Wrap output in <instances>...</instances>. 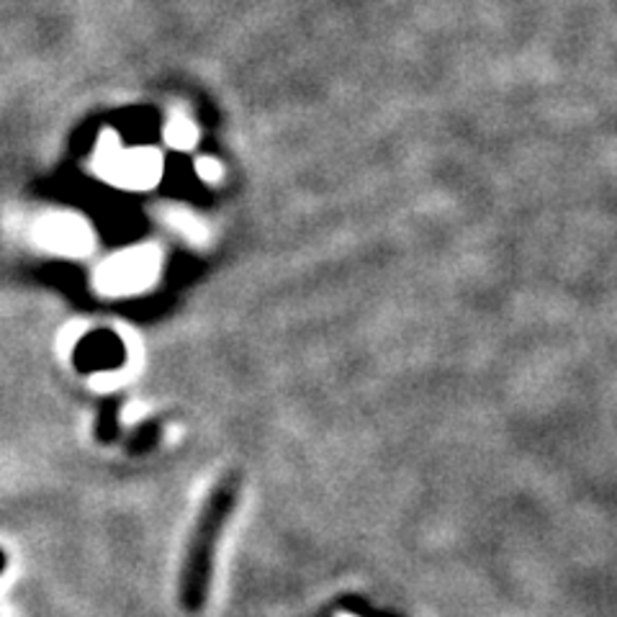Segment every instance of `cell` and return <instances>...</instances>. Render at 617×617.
Returning <instances> with one entry per match:
<instances>
[{
  "label": "cell",
  "mask_w": 617,
  "mask_h": 617,
  "mask_svg": "<svg viewBox=\"0 0 617 617\" xmlns=\"http://www.w3.org/2000/svg\"><path fill=\"white\" fill-rule=\"evenodd\" d=\"M5 569V556H3V551H0V571Z\"/></svg>",
  "instance_id": "cell-8"
},
{
  "label": "cell",
  "mask_w": 617,
  "mask_h": 617,
  "mask_svg": "<svg viewBox=\"0 0 617 617\" xmlns=\"http://www.w3.org/2000/svg\"><path fill=\"white\" fill-rule=\"evenodd\" d=\"M237 500H240V476L227 474L214 483L206 502H203L199 520L191 530V540H188L178 579V602L186 613L196 615L206 605L209 589H212L216 545H219L224 525L229 522L231 512L237 507Z\"/></svg>",
  "instance_id": "cell-1"
},
{
  "label": "cell",
  "mask_w": 617,
  "mask_h": 617,
  "mask_svg": "<svg viewBox=\"0 0 617 617\" xmlns=\"http://www.w3.org/2000/svg\"><path fill=\"white\" fill-rule=\"evenodd\" d=\"M199 175L201 178H206V180H219V175H222V167L216 160H201L199 163Z\"/></svg>",
  "instance_id": "cell-7"
},
{
  "label": "cell",
  "mask_w": 617,
  "mask_h": 617,
  "mask_svg": "<svg viewBox=\"0 0 617 617\" xmlns=\"http://www.w3.org/2000/svg\"><path fill=\"white\" fill-rule=\"evenodd\" d=\"M167 142H171L175 150H188L196 142V129L188 122H173L165 131Z\"/></svg>",
  "instance_id": "cell-5"
},
{
  "label": "cell",
  "mask_w": 617,
  "mask_h": 617,
  "mask_svg": "<svg viewBox=\"0 0 617 617\" xmlns=\"http://www.w3.org/2000/svg\"><path fill=\"white\" fill-rule=\"evenodd\" d=\"M171 224L180 231V235L191 237V240H203V224L196 222L191 214L171 212Z\"/></svg>",
  "instance_id": "cell-6"
},
{
  "label": "cell",
  "mask_w": 617,
  "mask_h": 617,
  "mask_svg": "<svg viewBox=\"0 0 617 617\" xmlns=\"http://www.w3.org/2000/svg\"><path fill=\"white\" fill-rule=\"evenodd\" d=\"M98 167L114 184L150 188L160 178V160L154 152H122L118 144H101Z\"/></svg>",
  "instance_id": "cell-3"
},
{
  "label": "cell",
  "mask_w": 617,
  "mask_h": 617,
  "mask_svg": "<svg viewBox=\"0 0 617 617\" xmlns=\"http://www.w3.org/2000/svg\"><path fill=\"white\" fill-rule=\"evenodd\" d=\"M39 240L49 250L80 255V252L90 248V231L86 222L75 219V216H49V219L39 224Z\"/></svg>",
  "instance_id": "cell-4"
},
{
  "label": "cell",
  "mask_w": 617,
  "mask_h": 617,
  "mask_svg": "<svg viewBox=\"0 0 617 617\" xmlns=\"http://www.w3.org/2000/svg\"><path fill=\"white\" fill-rule=\"evenodd\" d=\"M160 255L154 248H135L111 257L98 273V286L106 293H137L158 276Z\"/></svg>",
  "instance_id": "cell-2"
}]
</instances>
